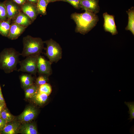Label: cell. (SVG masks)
<instances>
[{"instance_id": "11", "label": "cell", "mask_w": 134, "mask_h": 134, "mask_svg": "<svg viewBox=\"0 0 134 134\" xmlns=\"http://www.w3.org/2000/svg\"><path fill=\"white\" fill-rule=\"evenodd\" d=\"M26 27L15 23H12L11 25L7 37L12 40L17 39L23 33Z\"/></svg>"}, {"instance_id": "30", "label": "cell", "mask_w": 134, "mask_h": 134, "mask_svg": "<svg viewBox=\"0 0 134 134\" xmlns=\"http://www.w3.org/2000/svg\"><path fill=\"white\" fill-rule=\"evenodd\" d=\"M0 103H5L4 99L3 97L1 87L0 86Z\"/></svg>"}, {"instance_id": "33", "label": "cell", "mask_w": 134, "mask_h": 134, "mask_svg": "<svg viewBox=\"0 0 134 134\" xmlns=\"http://www.w3.org/2000/svg\"><path fill=\"white\" fill-rule=\"evenodd\" d=\"M57 1H64V0H50V2H53Z\"/></svg>"}, {"instance_id": "27", "label": "cell", "mask_w": 134, "mask_h": 134, "mask_svg": "<svg viewBox=\"0 0 134 134\" xmlns=\"http://www.w3.org/2000/svg\"><path fill=\"white\" fill-rule=\"evenodd\" d=\"M64 1L68 3L75 9L81 8V0H64Z\"/></svg>"}, {"instance_id": "21", "label": "cell", "mask_w": 134, "mask_h": 134, "mask_svg": "<svg viewBox=\"0 0 134 134\" xmlns=\"http://www.w3.org/2000/svg\"><path fill=\"white\" fill-rule=\"evenodd\" d=\"M49 3L46 0H38L36 4L39 14L45 15L47 14V6Z\"/></svg>"}, {"instance_id": "23", "label": "cell", "mask_w": 134, "mask_h": 134, "mask_svg": "<svg viewBox=\"0 0 134 134\" xmlns=\"http://www.w3.org/2000/svg\"><path fill=\"white\" fill-rule=\"evenodd\" d=\"M52 90L51 86L47 83L38 86V91L39 92L46 94L48 96L51 93Z\"/></svg>"}, {"instance_id": "34", "label": "cell", "mask_w": 134, "mask_h": 134, "mask_svg": "<svg viewBox=\"0 0 134 134\" xmlns=\"http://www.w3.org/2000/svg\"><path fill=\"white\" fill-rule=\"evenodd\" d=\"M46 0L49 3L50 2V0Z\"/></svg>"}, {"instance_id": "32", "label": "cell", "mask_w": 134, "mask_h": 134, "mask_svg": "<svg viewBox=\"0 0 134 134\" xmlns=\"http://www.w3.org/2000/svg\"><path fill=\"white\" fill-rule=\"evenodd\" d=\"M28 2L31 3L36 4L38 0H26Z\"/></svg>"}, {"instance_id": "22", "label": "cell", "mask_w": 134, "mask_h": 134, "mask_svg": "<svg viewBox=\"0 0 134 134\" xmlns=\"http://www.w3.org/2000/svg\"><path fill=\"white\" fill-rule=\"evenodd\" d=\"M1 117L5 120L7 123L14 121L15 119V117L10 112L6 107L2 110Z\"/></svg>"}, {"instance_id": "8", "label": "cell", "mask_w": 134, "mask_h": 134, "mask_svg": "<svg viewBox=\"0 0 134 134\" xmlns=\"http://www.w3.org/2000/svg\"><path fill=\"white\" fill-rule=\"evenodd\" d=\"M21 9L22 12L28 16L33 22L39 14L36 4L25 2L22 5Z\"/></svg>"}, {"instance_id": "17", "label": "cell", "mask_w": 134, "mask_h": 134, "mask_svg": "<svg viewBox=\"0 0 134 134\" xmlns=\"http://www.w3.org/2000/svg\"><path fill=\"white\" fill-rule=\"evenodd\" d=\"M48 96L46 94L40 93L37 91V93L31 98L35 103L41 105L46 102Z\"/></svg>"}, {"instance_id": "18", "label": "cell", "mask_w": 134, "mask_h": 134, "mask_svg": "<svg viewBox=\"0 0 134 134\" xmlns=\"http://www.w3.org/2000/svg\"><path fill=\"white\" fill-rule=\"evenodd\" d=\"M11 20L8 19L5 21H0V34L7 37L10 27Z\"/></svg>"}, {"instance_id": "13", "label": "cell", "mask_w": 134, "mask_h": 134, "mask_svg": "<svg viewBox=\"0 0 134 134\" xmlns=\"http://www.w3.org/2000/svg\"><path fill=\"white\" fill-rule=\"evenodd\" d=\"M21 127L19 122L13 121L7 123L0 133L3 134H17L19 132Z\"/></svg>"}, {"instance_id": "5", "label": "cell", "mask_w": 134, "mask_h": 134, "mask_svg": "<svg viewBox=\"0 0 134 134\" xmlns=\"http://www.w3.org/2000/svg\"><path fill=\"white\" fill-rule=\"evenodd\" d=\"M40 55L33 54L28 56L20 61V67L18 71L27 72L35 75L38 71L37 60Z\"/></svg>"}, {"instance_id": "16", "label": "cell", "mask_w": 134, "mask_h": 134, "mask_svg": "<svg viewBox=\"0 0 134 134\" xmlns=\"http://www.w3.org/2000/svg\"><path fill=\"white\" fill-rule=\"evenodd\" d=\"M128 16V21L127 25L126 27V30L130 31L134 35V7H132L126 11Z\"/></svg>"}, {"instance_id": "7", "label": "cell", "mask_w": 134, "mask_h": 134, "mask_svg": "<svg viewBox=\"0 0 134 134\" xmlns=\"http://www.w3.org/2000/svg\"><path fill=\"white\" fill-rule=\"evenodd\" d=\"M51 63L43 57L39 55L37 60V71L38 73L40 75H50L52 71Z\"/></svg>"}, {"instance_id": "6", "label": "cell", "mask_w": 134, "mask_h": 134, "mask_svg": "<svg viewBox=\"0 0 134 134\" xmlns=\"http://www.w3.org/2000/svg\"><path fill=\"white\" fill-rule=\"evenodd\" d=\"M103 16L104 19L103 27L104 31L110 33L112 35L118 34L114 15L105 12L103 14Z\"/></svg>"}, {"instance_id": "9", "label": "cell", "mask_w": 134, "mask_h": 134, "mask_svg": "<svg viewBox=\"0 0 134 134\" xmlns=\"http://www.w3.org/2000/svg\"><path fill=\"white\" fill-rule=\"evenodd\" d=\"M99 0H81V7L83 10L97 14L100 11Z\"/></svg>"}, {"instance_id": "20", "label": "cell", "mask_w": 134, "mask_h": 134, "mask_svg": "<svg viewBox=\"0 0 134 134\" xmlns=\"http://www.w3.org/2000/svg\"><path fill=\"white\" fill-rule=\"evenodd\" d=\"M38 86L33 83L25 89V97L26 98H31L37 92Z\"/></svg>"}, {"instance_id": "31", "label": "cell", "mask_w": 134, "mask_h": 134, "mask_svg": "<svg viewBox=\"0 0 134 134\" xmlns=\"http://www.w3.org/2000/svg\"><path fill=\"white\" fill-rule=\"evenodd\" d=\"M6 107L5 103H0V117H1V112L3 109Z\"/></svg>"}, {"instance_id": "25", "label": "cell", "mask_w": 134, "mask_h": 134, "mask_svg": "<svg viewBox=\"0 0 134 134\" xmlns=\"http://www.w3.org/2000/svg\"><path fill=\"white\" fill-rule=\"evenodd\" d=\"M48 76L45 74L40 75L36 80V84L39 86L46 83L48 81Z\"/></svg>"}, {"instance_id": "12", "label": "cell", "mask_w": 134, "mask_h": 134, "mask_svg": "<svg viewBox=\"0 0 134 134\" xmlns=\"http://www.w3.org/2000/svg\"><path fill=\"white\" fill-rule=\"evenodd\" d=\"M37 114V111L35 108L33 106H29L19 116L18 119L21 122H28L34 119Z\"/></svg>"}, {"instance_id": "26", "label": "cell", "mask_w": 134, "mask_h": 134, "mask_svg": "<svg viewBox=\"0 0 134 134\" xmlns=\"http://www.w3.org/2000/svg\"><path fill=\"white\" fill-rule=\"evenodd\" d=\"M7 18L5 6L3 2H0V21H5Z\"/></svg>"}, {"instance_id": "24", "label": "cell", "mask_w": 134, "mask_h": 134, "mask_svg": "<svg viewBox=\"0 0 134 134\" xmlns=\"http://www.w3.org/2000/svg\"><path fill=\"white\" fill-rule=\"evenodd\" d=\"M124 103L128 107L129 111H128V114H130V117L128 119L130 120L129 122H132L134 119V102L125 101Z\"/></svg>"}, {"instance_id": "19", "label": "cell", "mask_w": 134, "mask_h": 134, "mask_svg": "<svg viewBox=\"0 0 134 134\" xmlns=\"http://www.w3.org/2000/svg\"><path fill=\"white\" fill-rule=\"evenodd\" d=\"M20 79L22 85L25 89L34 83V78L31 74H23Z\"/></svg>"}, {"instance_id": "10", "label": "cell", "mask_w": 134, "mask_h": 134, "mask_svg": "<svg viewBox=\"0 0 134 134\" xmlns=\"http://www.w3.org/2000/svg\"><path fill=\"white\" fill-rule=\"evenodd\" d=\"M12 1L7 0L3 2L6 10L7 19L10 20L14 18L20 11L18 6Z\"/></svg>"}, {"instance_id": "28", "label": "cell", "mask_w": 134, "mask_h": 134, "mask_svg": "<svg viewBox=\"0 0 134 134\" xmlns=\"http://www.w3.org/2000/svg\"><path fill=\"white\" fill-rule=\"evenodd\" d=\"M7 123L5 120L0 117V132L4 129Z\"/></svg>"}, {"instance_id": "14", "label": "cell", "mask_w": 134, "mask_h": 134, "mask_svg": "<svg viewBox=\"0 0 134 134\" xmlns=\"http://www.w3.org/2000/svg\"><path fill=\"white\" fill-rule=\"evenodd\" d=\"M14 23L26 27L33 22L31 19L23 12L20 11L14 18Z\"/></svg>"}, {"instance_id": "4", "label": "cell", "mask_w": 134, "mask_h": 134, "mask_svg": "<svg viewBox=\"0 0 134 134\" xmlns=\"http://www.w3.org/2000/svg\"><path fill=\"white\" fill-rule=\"evenodd\" d=\"M46 45V55L51 63L57 62L62 57V50L59 44L52 38L44 41Z\"/></svg>"}, {"instance_id": "29", "label": "cell", "mask_w": 134, "mask_h": 134, "mask_svg": "<svg viewBox=\"0 0 134 134\" xmlns=\"http://www.w3.org/2000/svg\"><path fill=\"white\" fill-rule=\"evenodd\" d=\"M16 4L20 5H22L26 2V0H11Z\"/></svg>"}, {"instance_id": "1", "label": "cell", "mask_w": 134, "mask_h": 134, "mask_svg": "<svg viewBox=\"0 0 134 134\" xmlns=\"http://www.w3.org/2000/svg\"><path fill=\"white\" fill-rule=\"evenodd\" d=\"M70 17L76 24L75 32L83 35L87 34L93 28L99 20L96 14L87 11L82 13H73Z\"/></svg>"}, {"instance_id": "15", "label": "cell", "mask_w": 134, "mask_h": 134, "mask_svg": "<svg viewBox=\"0 0 134 134\" xmlns=\"http://www.w3.org/2000/svg\"><path fill=\"white\" fill-rule=\"evenodd\" d=\"M24 134H38L36 125L33 123L24 124L21 126L19 132Z\"/></svg>"}, {"instance_id": "2", "label": "cell", "mask_w": 134, "mask_h": 134, "mask_svg": "<svg viewBox=\"0 0 134 134\" xmlns=\"http://www.w3.org/2000/svg\"><path fill=\"white\" fill-rule=\"evenodd\" d=\"M20 55V54L13 48L4 49L0 53V68L7 73L16 70Z\"/></svg>"}, {"instance_id": "3", "label": "cell", "mask_w": 134, "mask_h": 134, "mask_svg": "<svg viewBox=\"0 0 134 134\" xmlns=\"http://www.w3.org/2000/svg\"><path fill=\"white\" fill-rule=\"evenodd\" d=\"M23 47L20 54L23 57L33 54L40 55L44 48V42L40 37L27 35L23 39Z\"/></svg>"}]
</instances>
